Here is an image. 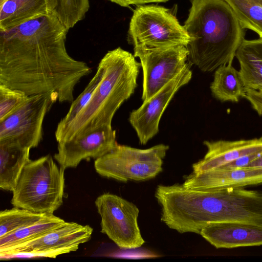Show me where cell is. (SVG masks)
<instances>
[{
	"mask_svg": "<svg viewBox=\"0 0 262 262\" xmlns=\"http://www.w3.org/2000/svg\"><path fill=\"white\" fill-rule=\"evenodd\" d=\"M231 7L242 27L262 38V0H224Z\"/></svg>",
	"mask_w": 262,
	"mask_h": 262,
	"instance_id": "obj_21",
	"label": "cell"
},
{
	"mask_svg": "<svg viewBox=\"0 0 262 262\" xmlns=\"http://www.w3.org/2000/svg\"><path fill=\"white\" fill-rule=\"evenodd\" d=\"M134 51L143 70V101L174 79L188 63V51L184 46L161 49L134 48Z\"/></svg>",
	"mask_w": 262,
	"mask_h": 262,
	"instance_id": "obj_10",
	"label": "cell"
},
{
	"mask_svg": "<svg viewBox=\"0 0 262 262\" xmlns=\"http://www.w3.org/2000/svg\"><path fill=\"white\" fill-rule=\"evenodd\" d=\"M58 97L53 92L29 96L27 100L0 121V142L32 148L42 139L43 122Z\"/></svg>",
	"mask_w": 262,
	"mask_h": 262,
	"instance_id": "obj_7",
	"label": "cell"
},
{
	"mask_svg": "<svg viewBox=\"0 0 262 262\" xmlns=\"http://www.w3.org/2000/svg\"><path fill=\"white\" fill-rule=\"evenodd\" d=\"M241 78L245 90L244 98L259 116L262 115V38L244 39L238 48Z\"/></svg>",
	"mask_w": 262,
	"mask_h": 262,
	"instance_id": "obj_13",
	"label": "cell"
},
{
	"mask_svg": "<svg viewBox=\"0 0 262 262\" xmlns=\"http://www.w3.org/2000/svg\"><path fill=\"white\" fill-rule=\"evenodd\" d=\"M207 148L204 157L192 165V172L210 170L240 157L262 152V137L235 141H205Z\"/></svg>",
	"mask_w": 262,
	"mask_h": 262,
	"instance_id": "obj_16",
	"label": "cell"
},
{
	"mask_svg": "<svg viewBox=\"0 0 262 262\" xmlns=\"http://www.w3.org/2000/svg\"><path fill=\"white\" fill-rule=\"evenodd\" d=\"M104 69L101 81L88 103L69 124L56 129L58 143L88 129L111 125L114 114L134 93L140 63L131 53L118 47L101 59Z\"/></svg>",
	"mask_w": 262,
	"mask_h": 262,
	"instance_id": "obj_3",
	"label": "cell"
},
{
	"mask_svg": "<svg viewBox=\"0 0 262 262\" xmlns=\"http://www.w3.org/2000/svg\"><path fill=\"white\" fill-rule=\"evenodd\" d=\"M104 74L102 64L99 62L97 71L83 92L71 103L66 115L58 122L56 129L61 128L71 122L91 98Z\"/></svg>",
	"mask_w": 262,
	"mask_h": 262,
	"instance_id": "obj_24",
	"label": "cell"
},
{
	"mask_svg": "<svg viewBox=\"0 0 262 262\" xmlns=\"http://www.w3.org/2000/svg\"><path fill=\"white\" fill-rule=\"evenodd\" d=\"M49 214L36 213L14 207L0 212V238L15 231L34 224Z\"/></svg>",
	"mask_w": 262,
	"mask_h": 262,
	"instance_id": "obj_22",
	"label": "cell"
},
{
	"mask_svg": "<svg viewBox=\"0 0 262 262\" xmlns=\"http://www.w3.org/2000/svg\"><path fill=\"white\" fill-rule=\"evenodd\" d=\"M29 96L24 92L0 84V121L25 102Z\"/></svg>",
	"mask_w": 262,
	"mask_h": 262,
	"instance_id": "obj_25",
	"label": "cell"
},
{
	"mask_svg": "<svg viewBox=\"0 0 262 262\" xmlns=\"http://www.w3.org/2000/svg\"><path fill=\"white\" fill-rule=\"evenodd\" d=\"M116 131L104 125L83 131L58 143L54 158L66 169L77 167L82 160H96L112 150L116 144Z\"/></svg>",
	"mask_w": 262,
	"mask_h": 262,
	"instance_id": "obj_11",
	"label": "cell"
},
{
	"mask_svg": "<svg viewBox=\"0 0 262 262\" xmlns=\"http://www.w3.org/2000/svg\"><path fill=\"white\" fill-rule=\"evenodd\" d=\"M120 6L127 7L130 5H143L152 3H165L169 0H108Z\"/></svg>",
	"mask_w": 262,
	"mask_h": 262,
	"instance_id": "obj_27",
	"label": "cell"
},
{
	"mask_svg": "<svg viewBox=\"0 0 262 262\" xmlns=\"http://www.w3.org/2000/svg\"><path fill=\"white\" fill-rule=\"evenodd\" d=\"M200 234L217 249L262 245V226L252 224L211 223L202 229Z\"/></svg>",
	"mask_w": 262,
	"mask_h": 262,
	"instance_id": "obj_15",
	"label": "cell"
},
{
	"mask_svg": "<svg viewBox=\"0 0 262 262\" xmlns=\"http://www.w3.org/2000/svg\"><path fill=\"white\" fill-rule=\"evenodd\" d=\"M66 222L63 219L49 214L32 225L15 231L0 238V251L25 243L59 227Z\"/></svg>",
	"mask_w": 262,
	"mask_h": 262,
	"instance_id": "obj_20",
	"label": "cell"
},
{
	"mask_svg": "<svg viewBox=\"0 0 262 262\" xmlns=\"http://www.w3.org/2000/svg\"><path fill=\"white\" fill-rule=\"evenodd\" d=\"M246 167L262 168V153L259 157L251 161Z\"/></svg>",
	"mask_w": 262,
	"mask_h": 262,
	"instance_id": "obj_28",
	"label": "cell"
},
{
	"mask_svg": "<svg viewBox=\"0 0 262 262\" xmlns=\"http://www.w3.org/2000/svg\"><path fill=\"white\" fill-rule=\"evenodd\" d=\"M95 204L101 217V232L119 248L133 249L145 243L138 224V208L117 195L103 193Z\"/></svg>",
	"mask_w": 262,
	"mask_h": 262,
	"instance_id": "obj_8",
	"label": "cell"
},
{
	"mask_svg": "<svg viewBox=\"0 0 262 262\" xmlns=\"http://www.w3.org/2000/svg\"><path fill=\"white\" fill-rule=\"evenodd\" d=\"M6 0H0V6L2 5Z\"/></svg>",
	"mask_w": 262,
	"mask_h": 262,
	"instance_id": "obj_29",
	"label": "cell"
},
{
	"mask_svg": "<svg viewBox=\"0 0 262 262\" xmlns=\"http://www.w3.org/2000/svg\"><path fill=\"white\" fill-rule=\"evenodd\" d=\"M53 13L49 0H6L0 6V30H6L36 16Z\"/></svg>",
	"mask_w": 262,
	"mask_h": 262,
	"instance_id": "obj_17",
	"label": "cell"
},
{
	"mask_svg": "<svg viewBox=\"0 0 262 262\" xmlns=\"http://www.w3.org/2000/svg\"><path fill=\"white\" fill-rule=\"evenodd\" d=\"M261 153L257 152L240 157L213 169L224 170L246 167L251 161L259 157Z\"/></svg>",
	"mask_w": 262,
	"mask_h": 262,
	"instance_id": "obj_26",
	"label": "cell"
},
{
	"mask_svg": "<svg viewBox=\"0 0 262 262\" xmlns=\"http://www.w3.org/2000/svg\"><path fill=\"white\" fill-rule=\"evenodd\" d=\"M262 184V168L231 170L212 169L187 176L185 187L199 191H214L229 187H242Z\"/></svg>",
	"mask_w": 262,
	"mask_h": 262,
	"instance_id": "obj_14",
	"label": "cell"
},
{
	"mask_svg": "<svg viewBox=\"0 0 262 262\" xmlns=\"http://www.w3.org/2000/svg\"><path fill=\"white\" fill-rule=\"evenodd\" d=\"M30 148L0 142V188L12 191L20 174L30 160Z\"/></svg>",
	"mask_w": 262,
	"mask_h": 262,
	"instance_id": "obj_18",
	"label": "cell"
},
{
	"mask_svg": "<svg viewBox=\"0 0 262 262\" xmlns=\"http://www.w3.org/2000/svg\"><path fill=\"white\" fill-rule=\"evenodd\" d=\"M93 229L89 225L67 222L46 234L24 244L0 251V257L29 256L56 258L78 250L89 241Z\"/></svg>",
	"mask_w": 262,
	"mask_h": 262,
	"instance_id": "obj_9",
	"label": "cell"
},
{
	"mask_svg": "<svg viewBox=\"0 0 262 262\" xmlns=\"http://www.w3.org/2000/svg\"><path fill=\"white\" fill-rule=\"evenodd\" d=\"M210 90L213 97L222 102H237L245 95L239 72L232 64H223L216 69Z\"/></svg>",
	"mask_w": 262,
	"mask_h": 262,
	"instance_id": "obj_19",
	"label": "cell"
},
{
	"mask_svg": "<svg viewBox=\"0 0 262 262\" xmlns=\"http://www.w3.org/2000/svg\"><path fill=\"white\" fill-rule=\"evenodd\" d=\"M54 13L69 29L82 20L89 7V0H49Z\"/></svg>",
	"mask_w": 262,
	"mask_h": 262,
	"instance_id": "obj_23",
	"label": "cell"
},
{
	"mask_svg": "<svg viewBox=\"0 0 262 262\" xmlns=\"http://www.w3.org/2000/svg\"><path fill=\"white\" fill-rule=\"evenodd\" d=\"M184 27L190 37L186 46L190 63L203 72L232 64L245 39V29L224 0H190Z\"/></svg>",
	"mask_w": 262,
	"mask_h": 262,
	"instance_id": "obj_2",
	"label": "cell"
},
{
	"mask_svg": "<svg viewBox=\"0 0 262 262\" xmlns=\"http://www.w3.org/2000/svg\"><path fill=\"white\" fill-rule=\"evenodd\" d=\"M64 170L50 155L30 160L12 191L11 204L36 213L53 214L63 203Z\"/></svg>",
	"mask_w": 262,
	"mask_h": 262,
	"instance_id": "obj_4",
	"label": "cell"
},
{
	"mask_svg": "<svg viewBox=\"0 0 262 262\" xmlns=\"http://www.w3.org/2000/svg\"><path fill=\"white\" fill-rule=\"evenodd\" d=\"M191 77L192 72L188 63L174 79L130 113L129 121L136 130L140 144H146L158 133L161 118L169 103L180 88L187 84Z\"/></svg>",
	"mask_w": 262,
	"mask_h": 262,
	"instance_id": "obj_12",
	"label": "cell"
},
{
	"mask_svg": "<svg viewBox=\"0 0 262 262\" xmlns=\"http://www.w3.org/2000/svg\"><path fill=\"white\" fill-rule=\"evenodd\" d=\"M168 149L163 144L142 149L117 143L112 150L95 160L94 167L100 176L121 182L148 180L162 171Z\"/></svg>",
	"mask_w": 262,
	"mask_h": 262,
	"instance_id": "obj_6",
	"label": "cell"
},
{
	"mask_svg": "<svg viewBox=\"0 0 262 262\" xmlns=\"http://www.w3.org/2000/svg\"><path fill=\"white\" fill-rule=\"evenodd\" d=\"M127 40L134 48L161 49L186 46L190 37L171 10L150 5L138 6L134 11Z\"/></svg>",
	"mask_w": 262,
	"mask_h": 262,
	"instance_id": "obj_5",
	"label": "cell"
},
{
	"mask_svg": "<svg viewBox=\"0 0 262 262\" xmlns=\"http://www.w3.org/2000/svg\"><path fill=\"white\" fill-rule=\"evenodd\" d=\"M69 29L54 13L0 30V84L28 96L50 92L72 103L76 84L91 68L66 47Z\"/></svg>",
	"mask_w": 262,
	"mask_h": 262,
	"instance_id": "obj_1",
	"label": "cell"
}]
</instances>
